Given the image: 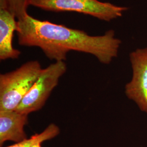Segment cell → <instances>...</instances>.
<instances>
[{
	"instance_id": "cell-1",
	"label": "cell",
	"mask_w": 147,
	"mask_h": 147,
	"mask_svg": "<svg viewBox=\"0 0 147 147\" xmlns=\"http://www.w3.org/2000/svg\"><path fill=\"white\" fill-rule=\"evenodd\" d=\"M18 26L20 45L39 47L47 57L55 62L65 61L67 53L75 51L90 54L100 63L109 64L118 56L121 44L113 30L93 36L82 30L40 20L28 14L18 20Z\"/></svg>"
},
{
	"instance_id": "cell-2",
	"label": "cell",
	"mask_w": 147,
	"mask_h": 147,
	"mask_svg": "<svg viewBox=\"0 0 147 147\" xmlns=\"http://www.w3.org/2000/svg\"><path fill=\"white\" fill-rule=\"evenodd\" d=\"M42 68L30 61L10 72L0 75V111H15L34 84Z\"/></svg>"
},
{
	"instance_id": "cell-3",
	"label": "cell",
	"mask_w": 147,
	"mask_h": 147,
	"mask_svg": "<svg viewBox=\"0 0 147 147\" xmlns=\"http://www.w3.org/2000/svg\"><path fill=\"white\" fill-rule=\"evenodd\" d=\"M29 5L53 12H75L110 22L123 16L128 7L99 0H30Z\"/></svg>"
},
{
	"instance_id": "cell-4",
	"label": "cell",
	"mask_w": 147,
	"mask_h": 147,
	"mask_svg": "<svg viewBox=\"0 0 147 147\" xmlns=\"http://www.w3.org/2000/svg\"><path fill=\"white\" fill-rule=\"evenodd\" d=\"M67 69L64 61L55 62L42 69L34 84L15 111L29 115L42 109Z\"/></svg>"
},
{
	"instance_id": "cell-5",
	"label": "cell",
	"mask_w": 147,
	"mask_h": 147,
	"mask_svg": "<svg viewBox=\"0 0 147 147\" xmlns=\"http://www.w3.org/2000/svg\"><path fill=\"white\" fill-rule=\"evenodd\" d=\"M129 59L132 74L131 79L125 86V94L147 114V47L132 51Z\"/></svg>"
},
{
	"instance_id": "cell-6",
	"label": "cell",
	"mask_w": 147,
	"mask_h": 147,
	"mask_svg": "<svg viewBox=\"0 0 147 147\" xmlns=\"http://www.w3.org/2000/svg\"><path fill=\"white\" fill-rule=\"evenodd\" d=\"M18 29V20L8 8L6 0H0V59H17L21 51L14 48V32Z\"/></svg>"
},
{
	"instance_id": "cell-7",
	"label": "cell",
	"mask_w": 147,
	"mask_h": 147,
	"mask_svg": "<svg viewBox=\"0 0 147 147\" xmlns=\"http://www.w3.org/2000/svg\"><path fill=\"white\" fill-rule=\"evenodd\" d=\"M28 116L16 111H0V146L7 141L19 143L28 138L24 130Z\"/></svg>"
},
{
	"instance_id": "cell-8",
	"label": "cell",
	"mask_w": 147,
	"mask_h": 147,
	"mask_svg": "<svg viewBox=\"0 0 147 147\" xmlns=\"http://www.w3.org/2000/svg\"><path fill=\"white\" fill-rule=\"evenodd\" d=\"M59 134V127L55 124L51 123L42 132L36 134L21 142L5 147H31L38 143H42V142L52 140L57 136Z\"/></svg>"
},
{
	"instance_id": "cell-9",
	"label": "cell",
	"mask_w": 147,
	"mask_h": 147,
	"mask_svg": "<svg viewBox=\"0 0 147 147\" xmlns=\"http://www.w3.org/2000/svg\"><path fill=\"white\" fill-rule=\"evenodd\" d=\"M7 7L17 20H21L28 14L27 9L30 0H6Z\"/></svg>"
},
{
	"instance_id": "cell-10",
	"label": "cell",
	"mask_w": 147,
	"mask_h": 147,
	"mask_svg": "<svg viewBox=\"0 0 147 147\" xmlns=\"http://www.w3.org/2000/svg\"><path fill=\"white\" fill-rule=\"evenodd\" d=\"M31 147H42V143H38Z\"/></svg>"
}]
</instances>
